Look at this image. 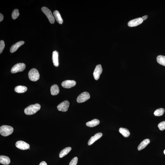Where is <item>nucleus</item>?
Masks as SVG:
<instances>
[{
	"instance_id": "11",
	"label": "nucleus",
	"mask_w": 165,
	"mask_h": 165,
	"mask_svg": "<svg viewBox=\"0 0 165 165\" xmlns=\"http://www.w3.org/2000/svg\"><path fill=\"white\" fill-rule=\"evenodd\" d=\"M76 82L73 80H66L62 83V87L66 89H70L76 85Z\"/></svg>"
},
{
	"instance_id": "5",
	"label": "nucleus",
	"mask_w": 165,
	"mask_h": 165,
	"mask_svg": "<svg viewBox=\"0 0 165 165\" xmlns=\"http://www.w3.org/2000/svg\"><path fill=\"white\" fill-rule=\"evenodd\" d=\"M26 68V65L24 63H18L17 64L12 67L11 69V73H16L19 72L23 71Z\"/></svg>"
},
{
	"instance_id": "20",
	"label": "nucleus",
	"mask_w": 165,
	"mask_h": 165,
	"mask_svg": "<svg viewBox=\"0 0 165 165\" xmlns=\"http://www.w3.org/2000/svg\"><path fill=\"white\" fill-rule=\"evenodd\" d=\"M15 92L18 93H24L27 90L26 86H18L16 87L14 89Z\"/></svg>"
},
{
	"instance_id": "27",
	"label": "nucleus",
	"mask_w": 165,
	"mask_h": 165,
	"mask_svg": "<svg viewBox=\"0 0 165 165\" xmlns=\"http://www.w3.org/2000/svg\"><path fill=\"white\" fill-rule=\"evenodd\" d=\"M5 46V44L3 40L0 41V54H1Z\"/></svg>"
},
{
	"instance_id": "19",
	"label": "nucleus",
	"mask_w": 165,
	"mask_h": 165,
	"mask_svg": "<svg viewBox=\"0 0 165 165\" xmlns=\"http://www.w3.org/2000/svg\"><path fill=\"white\" fill-rule=\"evenodd\" d=\"M100 121L97 119H94L86 123V125L90 127H93L99 124Z\"/></svg>"
},
{
	"instance_id": "17",
	"label": "nucleus",
	"mask_w": 165,
	"mask_h": 165,
	"mask_svg": "<svg viewBox=\"0 0 165 165\" xmlns=\"http://www.w3.org/2000/svg\"><path fill=\"white\" fill-rule=\"evenodd\" d=\"M54 15L56 20L59 24H62L63 22V20H62L61 14L58 11H54L53 13Z\"/></svg>"
},
{
	"instance_id": "6",
	"label": "nucleus",
	"mask_w": 165,
	"mask_h": 165,
	"mask_svg": "<svg viewBox=\"0 0 165 165\" xmlns=\"http://www.w3.org/2000/svg\"><path fill=\"white\" fill-rule=\"evenodd\" d=\"M90 98V95L89 93L87 92H83L77 97V102L79 103H82L89 100Z\"/></svg>"
},
{
	"instance_id": "22",
	"label": "nucleus",
	"mask_w": 165,
	"mask_h": 165,
	"mask_svg": "<svg viewBox=\"0 0 165 165\" xmlns=\"http://www.w3.org/2000/svg\"><path fill=\"white\" fill-rule=\"evenodd\" d=\"M119 132L124 137H128L130 135V132L129 130L126 128H120Z\"/></svg>"
},
{
	"instance_id": "14",
	"label": "nucleus",
	"mask_w": 165,
	"mask_h": 165,
	"mask_svg": "<svg viewBox=\"0 0 165 165\" xmlns=\"http://www.w3.org/2000/svg\"><path fill=\"white\" fill-rule=\"evenodd\" d=\"M25 42L24 41H20L16 43L15 44L13 45L10 49V52L13 53L16 51L19 47L24 44Z\"/></svg>"
},
{
	"instance_id": "8",
	"label": "nucleus",
	"mask_w": 165,
	"mask_h": 165,
	"mask_svg": "<svg viewBox=\"0 0 165 165\" xmlns=\"http://www.w3.org/2000/svg\"><path fill=\"white\" fill-rule=\"evenodd\" d=\"M15 145L17 148L21 150H26L30 148V145L26 142L22 141H19L16 142Z\"/></svg>"
},
{
	"instance_id": "21",
	"label": "nucleus",
	"mask_w": 165,
	"mask_h": 165,
	"mask_svg": "<svg viewBox=\"0 0 165 165\" xmlns=\"http://www.w3.org/2000/svg\"><path fill=\"white\" fill-rule=\"evenodd\" d=\"M71 149L72 148L70 147H67L64 149L63 150H62V151L60 152V155H59L60 157L61 158L65 156V155L68 154L71 151Z\"/></svg>"
},
{
	"instance_id": "7",
	"label": "nucleus",
	"mask_w": 165,
	"mask_h": 165,
	"mask_svg": "<svg viewBox=\"0 0 165 165\" xmlns=\"http://www.w3.org/2000/svg\"><path fill=\"white\" fill-rule=\"evenodd\" d=\"M69 105V102L68 101L65 100L59 105L57 108L59 111L65 112L68 110Z\"/></svg>"
},
{
	"instance_id": "12",
	"label": "nucleus",
	"mask_w": 165,
	"mask_h": 165,
	"mask_svg": "<svg viewBox=\"0 0 165 165\" xmlns=\"http://www.w3.org/2000/svg\"><path fill=\"white\" fill-rule=\"evenodd\" d=\"M102 133H98L96 134L94 136H93L91 138L89 139V142H88V144L89 145H90L92 144L94 142L100 139V138L102 137Z\"/></svg>"
},
{
	"instance_id": "13",
	"label": "nucleus",
	"mask_w": 165,
	"mask_h": 165,
	"mask_svg": "<svg viewBox=\"0 0 165 165\" xmlns=\"http://www.w3.org/2000/svg\"><path fill=\"white\" fill-rule=\"evenodd\" d=\"M59 54L57 51H54L52 53V61L54 66L58 67L59 65Z\"/></svg>"
},
{
	"instance_id": "31",
	"label": "nucleus",
	"mask_w": 165,
	"mask_h": 165,
	"mask_svg": "<svg viewBox=\"0 0 165 165\" xmlns=\"http://www.w3.org/2000/svg\"><path fill=\"white\" fill-rule=\"evenodd\" d=\"M148 16L147 15H145L144 16L142 17V20L143 21L145 20H147V19L148 18Z\"/></svg>"
},
{
	"instance_id": "3",
	"label": "nucleus",
	"mask_w": 165,
	"mask_h": 165,
	"mask_svg": "<svg viewBox=\"0 0 165 165\" xmlns=\"http://www.w3.org/2000/svg\"><path fill=\"white\" fill-rule=\"evenodd\" d=\"M29 78L30 81L35 82L40 79V75L38 70L33 68L30 70L28 73Z\"/></svg>"
},
{
	"instance_id": "26",
	"label": "nucleus",
	"mask_w": 165,
	"mask_h": 165,
	"mask_svg": "<svg viewBox=\"0 0 165 165\" xmlns=\"http://www.w3.org/2000/svg\"><path fill=\"white\" fill-rule=\"evenodd\" d=\"M158 127L160 130L163 131L165 129V121L161 122L158 124Z\"/></svg>"
},
{
	"instance_id": "9",
	"label": "nucleus",
	"mask_w": 165,
	"mask_h": 165,
	"mask_svg": "<svg viewBox=\"0 0 165 165\" xmlns=\"http://www.w3.org/2000/svg\"><path fill=\"white\" fill-rule=\"evenodd\" d=\"M102 72V69L101 65H97L95 67L93 74L94 79L96 80H98L100 77V75L101 74Z\"/></svg>"
},
{
	"instance_id": "32",
	"label": "nucleus",
	"mask_w": 165,
	"mask_h": 165,
	"mask_svg": "<svg viewBox=\"0 0 165 165\" xmlns=\"http://www.w3.org/2000/svg\"><path fill=\"white\" fill-rule=\"evenodd\" d=\"M164 154L165 155V150H164Z\"/></svg>"
},
{
	"instance_id": "15",
	"label": "nucleus",
	"mask_w": 165,
	"mask_h": 165,
	"mask_svg": "<svg viewBox=\"0 0 165 165\" xmlns=\"http://www.w3.org/2000/svg\"><path fill=\"white\" fill-rule=\"evenodd\" d=\"M11 160L8 157L1 155L0 156V163L4 165H8L10 163Z\"/></svg>"
},
{
	"instance_id": "1",
	"label": "nucleus",
	"mask_w": 165,
	"mask_h": 165,
	"mask_svg": "<svg viewBox=\"0 0 165 165\" xmlns=\"http://www.w3.org/2000/svg\"><path fill=\"white\" fill-rule=\"evenodd\" d=\"M41 108V106L39 104L30 105L25 109V113L27 115H33L39 111Z\"/></svg>"
},
{
	"instance_id": "30",
	"label": "nucleus",
	"mask_w": 165,
	"mask_h": 165,
	"mask_svg": "<svg viewBox=\"0 0 165 165\" xmlns=\"http://www.w3.org/2000/svg\"><path fill=\"white\" fill-rule=\"evenodd\" d=\"M39 165H47L46 162L44 161H42L40 163Z\"/></svg>"
},
{
	"instance_id": "18",
	"label": "nucleus",
	"mask_w": 165,
	"mask_h": 165,
	"mask_svg": "<svg viewBox=\"0 0 165 165\" xmlns=\"http://www.w3.org/2000/svg\"><path fill=\"white\" fill-rule=\"evenodd\" d=\"M51 94L52 95H57L60 92L59 87L56 84H54L51 86Z\"/></svg>"
},
{
	"instance_id": "2",
	"label": "nucleus",
	"mask_w": 165,
	"mask_h": 165,
	"mask_svg": "<svg viewBox=\"0 0 165 165\" xmlns=\"http://www.w3.org/2000/svg\"><path fill=\"white\" fill-rule=\"evenodd\" d=\"M14 131V129L12 126L4 125L0 127V134L4 137H7L12 134Z\"/></svg>"
},
{
	"instance_id": "23",
	"label": "nucleus",
	"mask_w": 165,
	"mask_h": 165,
	"mask_svg": "<svg viewBox=\"0 0 165 165\" xmlns=\"http://www.w3.org/2000/svg\"><path fill=\"white\" fill-rule=\"evenodd\" d=\"M157 62L160 64L165 66V56L160 55L157 58Z\"/></svg>"
},
{
	"instance_id": "16",
	"label": "nucleus",
	"mask_w": 165,
	"mask_h": 165,
	"mask_svg": "<svg viewBox=\"0 0 165 165\" xmlns=\"http://www.w3.org/2000/svg\"><path fill=\"white\" fill-rule=\"evenodd\" d=\"M150 142V141L149 139H146L143 140L140 144L138 147V150L139 151L145 148L149 144Z\"/></svg>"
},
{
	"instance_id": "10",
	"label": "nucleus",
	"mask_w": 165,
	"mask_h": 165,
	"mask_svg": "<svg viewBox=\"0 0 165 165\" xmlns=\"http://www.w3.org/2000/svg\"><path fill=\"white\" fill-rule=\"evenodd\" d=\"M143 22V20L141 17L134 19L128 22V25L130 27H134L141 24Z\"/></svg>"
},
{
	"instance_id": "4",
	"label": "nucleus",
	"mask_w": 165,
	"mask_h": 165,
	"mask_svg": "<svg viewBox=\"0 0 165 165\" xmlns=\"http://www.w3.org/2000/svg\"><path fill=\"white\" fill-rule=\"evenodd\" d=\"M41 10L42 12L45 14L50 23L53 24L55 22V18L51 11L46 7H43L42 8Z\"/></svg>"
},
{
	"instance_id": "28",
	"label": "nucleus",
	"mask_w": 165,
	"mask_h": 165,
	"mask_svg": "<svg viewBox=\"0 0 165 165\" xmlns=\"http://www.w3.org/2000/svg\"><path fill=\"white\" fill-rule=\"evenodd\" d=\"M78 159L77 157L73 159L70 163L69 165H76L78 162Z\"/></svg>"
},
{
	"instance_id": "24",
	"label": "nucleus",
	"mask_w": 165,
	"mask_h": 165,
	"mask_svg": "<svg viewBox=\"0 0 165 165\" xmlns=\"http://www.w3.org/2000/svg\"><path fill=\"white\" fill-rule=\"evenodd\" d=\"M164 109L162 108L158 109L154 111V114L156 116H162L164 114Z\"/></svg>"
},
{
	"instance_id": "25",
	"label": "nucleus",
	"mask_w": 165,
	"mask_h": 165,
	"mask_svg": "<svg viewBox=\"0 0 165 165\" xmlns=\"http://www.w3.org/2000/svg\"><path fill=\"white\" fill-rule=\"evenodd\" d=\"M20 14L18 9H14L12 14V18L14 20H15L19 16Z\"/></svg>"
},
{
	"instance_id": "29",
	"label": "nucleus",
	"mask_w": 165,
	"mask_h": 165,
	"mask_svg": "<svg viewBox=\"0 0 165 165\" xmlns=\"http://www.w3.org/2000/svg\"><path fill=\"white\" fill-rule=\"evenodd\" d=\"M4 16L2 14H0V22H1L4 20Z\"/></svg>"
}]
</instances>
